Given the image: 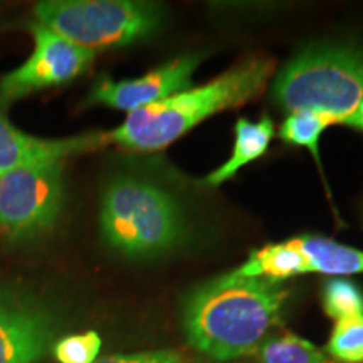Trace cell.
<instances>
[{
  "mask_svg": "<svg viewBox=\"0 0 363 363\" xmlns=\"http://www.w3.org/2000/svg\"><path fill=\"white\" fill-rule=\"evenodd\" d=\"M286 299L281 283L234 271L208 281L185 301L189 343L217 362L256 353L267 331L279 323Z\"/></svg>",
  "mask_w": 363,
  "mask_h": 363,
  "instance_id": "1",
  "label": "cell"
},
{
  "mask_svg": "<svg viewBox=\"0 0 363 363\" xmlns=\"http://www.w3.org/2000/svg\"><path fill=\"white\" fill-rule=\"evenodd\" d=\"M272 72L271 57L244 61L211 83L128 113L123 123L110 133L111 143L140 152L169 147L216 113L242 106L259 96Z\"/></svg>",
  "mask_w": 363,
  "mask_h": 363,
  "instance_id": "2",
  "label": "cell"
},
{
  "mask_svg": "<svg viewBox=\"0 0 363 363\" xmlns=\"http://www.w3.org/2000/svg\"><path fill=\"white\" fill-rule=\"evenodd\" d=\"M99 229L113 251L130 259H152L185 238V219L172 195L153 182L118 175L106 184Z\"/></svg>",
  "mask_w": 363,
  "mask_h": 363,
  "instance_id": "3",
  "label": "cell"
},
{
  "mask_svg": "<svg viewBox=\"0 0 363 363\" xmlns=\"http://www.w3.org/2000/svg\"><path fill=\"white\" fill-rule=\"evenodd\" d=\"M272 93L286 111H320L347 123L363 103V49L310 45L281 69Z\"/></svg>",
  "mask_w": 363,
  "mask_h": 363,
  "instance_id": "4",
  "label": "cell"
},
{
  "mask_svg": "<svg viewBox=\"0 0 363 363\" xmlns=\"http://www.w3.org/2000/svg\"><path fill=\"white\" fill-rule=\"evenodd\" d=\"M34 13L40 26L93 52L138 43L162 24L157 4L136 0H44Z\"/></svg>",
  "mask_w": 363,
  "mask_h": 363,
  "instance_id": "5",
  "label": "cell"
},
{
  "mask_svg": "<svg viewBox=\"0 0 363 363\" xmlns=\"http://www.w3.org/2000/svg\"><path fill=\"white\" fill-rule=\"evenodd\" d=\"M65 203V162L0 175V233L13 244L40 239L56 225Z\"/></svg>",
  "mask_w": 363,
  "mask_h": 363,
  "instance_id": "6",
  "label": "cell"
},
{
  "mask_svg": "<svg viewBox=\"0 0 363 363\" xmlns=\"http://www.w3.org/2000/svg\"><path fill=\"white\" fill-rule=\"evenodd\" d=\"M61 328L56 306L27 284H0V363H39Z\"/></svg>",
  "mask_w": 363,
  "mask_h": 363,
  "instance_id": "7",
  "label": "cell"
},
{
  "mask_svg": "<svg viewBox=\"0 0 363 363\" xmlns=\"http://www.w3.org/2000/svg\"><path fill=\"white\" fill-rule=\"evenodd\" d=\"M29 29L34 38L33 54L17 69L7 72L0 79L2 104L69 83L88 69L96 54L52 33L39 22H30Z\"/></svg>",
  "mask_w": 363,
  "mask_h": 363,
  "instance_id": "8",
  "label": "cell"
},
{
  "mask_svg": "<svg viewBox=\"0 0 363 363\" xmlns=\"http://www.w3.org/2000/svg\"><path fill=\"white\" fill-rule=\"evenodd\" d=\"M202 57V54L179 57L135 79L115 81L103 76L91 89L88 101L128 113L148 104L160 103L182 91L190 89L194 72L201 65Z\"/></svg>",
  "mask_w": 363,
  "mask_h": 363,
  "instance_id": "9",
  "label": "cell"
},
{
  "mask_svg": "<svg viewBox=\"0 0 363 363\" xmlns=\"http://www.w3.org/2000/svg\"><path fill=\"white\" fill-rule=\"evenodd\" d=\"M111 143L110 133H86L71 138H38L17 130L0 115V175L49 162H66L72 155L93 152Z\"/></svg>",
  "mask_w": 363,
  "mask_h": 363,
  "instance_id": "10",
  "label": "cell"
},
{
  "mask_svg": "<svg viewBox=\"0 0 363 363\" xmlns=\"http://www.w3.org/2000/svg\"><path fill=\"white\" fill-rule=\"evenodd\" d=\"M272 135H274V125L267 116L256 121V123L246 120V118L238 120L233 155L229 157V160L224 165H220L219 169L207 177V185L219 187L224 182L233 179L247 163L261 158L266 153L267 147H269Z\"/></svg>",
  "mask_w": 363,
  "mask_h": 363,
  "instance_id": "11",
  "label": "cell"
},
{
  "mask_svg": "<svg viewBox=\"0 0 363 363\" xmlns=\"http://www.w3.org/2000/svg\"><path fill=\"white\" fill-rule=\"evenodd\" d=\"M234 272L244 278H259L281 283L294 276L306 274L310 272V266L303 252L291 240H288V242L269 244V246L257 249Z\"/></svg>",
  "mask_w": 363,
  "mask_h": 363,
  "instance_id": "12",
  "label": "cell"
},
{
  "mask_svg": "<svg viewBox=\"0 0 363 363\" xmlns=\"http://www.w3.org/2000/svg\"><path fill=\"white\" fill-rule=\"evenodd\" d=\"M291 242L306 257L310 272L328 276H350L363 272V251L355 247L318 235H303L291 239Z\"/></svg>",
  "mask_w": 363,
  "mask_h": 363,
  "instance_id": "13",
  "label": "cell"
},
{
  "mask_svg": "<svg viewBox=\"0 0 363 363\" xmlns=\"http://www.w3.org/2000/svg\"><path fill=\"white\" fill-rule=\"evenodd\" d=\"M256 355L261 363H338L296 335L264 340L256 350Z\"/></svg>",
  "mask_w": 363,
  "mask_h": 363,
  "instance_id": "14",
  "label": "cell"
},
{
  "mask_svg": "<svg viewBox=\"0 0 363 363\" xmlns=\"http://www.w3.org/2000/svg\"><path fill=\"white\" fill-rule=\"evenodd\" d=\"M331 125H337V120L333 116L325 115V113L298 111L286 118L279 130V136L286 143L308 148L318 160L320 136Z\"/></svg>",
  "mask_w": 363,
  "mask_h": 363,
  "instance_id": "15",
  "label": "cell"
},
{
  "mask_svg": "<svg viewBox=\"0 0 363 363\" xmlns=\"http://www.w3.org/2000/svg\"><path fill=\"white\" fill-rule=\"evenodd\" d=\"M326 352L338 363H363V316L338 320Z\"/></svg>",
  "mask_w": 363,
  "mask_h": 363,
  "instance_id": "16",
  "label": "cell"
},
{
  "mask_svg": "<svg viewBox=\"0 0 363 363\" xmlns=\"http://www.w3.org/2000/svg\"><path fill=\"white\" fill-rule=\"evenodd\" d=\"M323 310L333 320L363 316V293L348 279L333 278L323 288Z\"/></svg>",
  "mask_w": 363,
  "mask_h": 363,
  "instance_id": "17",
  "label": "cell"
},
{
  "mask_svg": "<svg viewBox=\"0 0 363 363\" xmlns=\"http://www.w3.org/2000/svg\"><path fill=\"white\" fill-rule=\"evenodd\" d=\"M101 337L96 331L67 335L52 347V355L59 363H94L101 352Z\"/></svg>",
  "mask_w": 363,
  "mask_h": 363,
  "instance_id": "18",
  "label": "cell"
},
{
  "mask_svg": "<svg viewBox=\"0 0 363 363\" xmlns=\"http://www.w3.org/2000/svg\"><path fill=\"white\" fill-rule=\"evenodd\" d=\"M94 363H184V358L175 350H152L104 357Z\"/></svg>",
  "mask_w": 363,
  "mask_h": 363,
  "instance_id": "19",
  "label": "cell"
},
{
  "mask_svg": "<svg viewBox=\"0 0 363 363\" xmlns=\"http://www.w3.org/2000/svg\"><path fill=\"white\" fill-rule=\"evenodd\" d=\"M345 125L353 126V128H358V130H363V103L360 104V108H358L355 115H353Z\"/></svg>",
  "mask_w": 363,
  "mask_h": 363,
  "instance_id": "20",
  "label": "cell"
}]
</instances>
